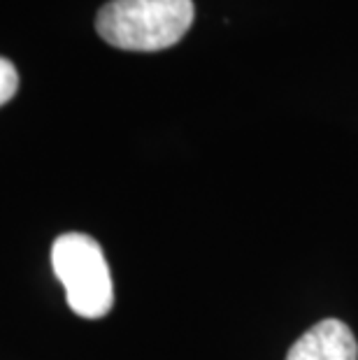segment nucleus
Here are the masks:
<instances>
[{
	"label": "nucleus",
	"instance_id": "4",
	"mask_svg": "<svg viewBox=\"0 0 358 360\" xmlns=\"http://www.w3.org/2000/svg\"><path fill=\"white\" fill-rule=\"evenodd\" d=\"M19 91V72L12 60L0 56V107L7 105Z\"/></svg>",
	"mask_w": 358,
	"mask_h": 360
},
{
	"label": "nucleus",
	"instance_id": "2",
	"mask_svg": "<svg viewBox=\"0 0 358 360\" xmlns=\"http://www.w3.org/2000/svg\"><path fill=\"white\" fill-rule=\"evenodd\" d=\"M51 265L63 283L68 307L82 319H103L114 304V286L105 254L91 235L65 233L51 247Z\"/></svg>",
	"mask_w": 358,
	"mask_h": 360
},
{
	"label": "nucleus",
	"instance_id": "3",
	"mask_svg": "<svg viewBox=\"0 0 358 360\" xmlns=\"http://www.w3.org/2000/svg\"><path fill=\"white\" fill-rule=\"evenodd\" d=\"M286 360H358V342L347 323L326 319L293 342Z\"/></svg>",
	"mask_w": 358,
	"mask_h": 360
},
{
	"label": "nucleus",
	"instance_id": "1",
	"mask_svg": "<svg viewBox=\"0 0 358 360\" xmlns=\"http://www.w3.org/2000/svg\"><path fill=\"white\" fill-rule=\"evenodd\" d=\"M193 0H110L96 17L105 42L124 51H161L188 33Z\"/></svg>",
	"mask_w": 358,
	"mask_h": 360
}]
</instances>
